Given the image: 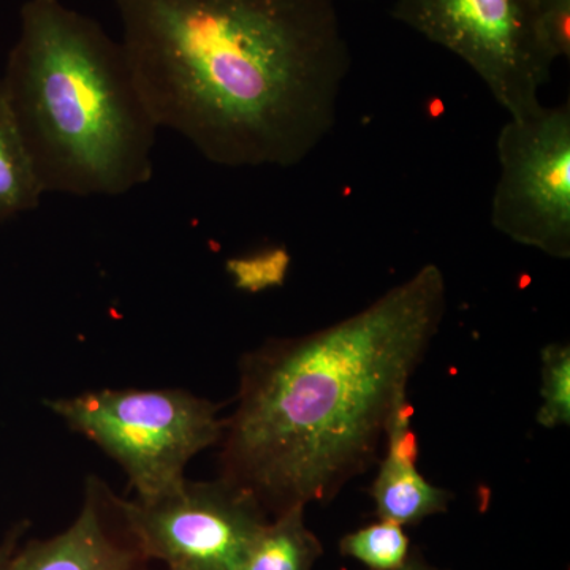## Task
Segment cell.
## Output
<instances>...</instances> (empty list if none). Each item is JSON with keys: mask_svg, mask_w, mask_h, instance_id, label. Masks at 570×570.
<instances>
[{"mask_svg": "<svg viewBox=\"0 0 570 570\" xmlns=\"http://www.w3.org/2000/svg\"><path fill=\"white\" fill-rule=\"evenodd\" d=\"M159 129L212 164L291 168L336 124L352 58L336 0H115Z\"/></svg>", "mask_w": 570, "mask_h": 570, "instance_id": "6da1fadb", "label": "cell"}, {"mask_svg": "<svg viewBox=\"0 0 570 570\" xmlns=\"http://www.w3.org/2000/svg\"><path fill=\"white\" fill-rule=\"evenodd\" d=\"M445 311V277L425 265L354 316L246 355L224 479L276 515L332 501L376 460Z\"/></svg>", "mask_w": 570, "mask_h": 570, "instance_id": "7a4b0ae2", "label": "cell"}, {"mask_svg": "<svg viewBox=\"0 0 570 570\" xmlns=\"http://www.w3.org/2000/svg\"><path fill=\"white\" fill-rule=\"evenodd\" d=\"M0 82L43 194L119 197L151 181L159 127L94 18L28 0Z\"/></svg>", "mask_w": 570, "mask_h": 570, "instance_id": "3957f363", "label": "cell"}, {"mask_svg": "<svg viewBox=\"0 0 570 570\" xmlns=\"http://www.w3.org/2000/svg\"><path fill=\"white\" fill-rule=\"evenodd\" d=\"M51 409L121 464L141 502L181 489L186 464L227 426L217 406L179 390H102Z\"/></svg>", "mask_w": 570, "mask_h": 570, "instance_id": "277c9868", "label": "cell"}, {"mask_svg": "<svg viewBox=\"0 0 570 570\" xmlns=\"http://www.w3.org/2000/svg\"><path fill=\"white\" fill-rule=\"evenodd\" d=\"M392 14L459 56L510 118L538 111L553 59L540 37L534 0H395Z\"/></svg>", "mask_w": 570, "mask_h": 570, "instance_id": "5b68a950", "label": "cell"}, {"mask_svg": "<svg viewBox=\"0 0 570 570\" xmlns=\"http://www.w3.org/2000/svg\"><path fill=\"white\" fill-rule=\"evenodd\" d=\"M491 224L513 243L570 257V104L510 118L498 135Z\"/></svg>", "mask_w": 570, "mask_h": 570, "instance_id": "8992f818", "label": "cell"}, {"mask_svg": "<svg viewBox=\"0 0 570 570\" xmlns=\"http://www.w3.org/2000/svg\"><path fill=\"white\" fill-rule=\"evenodd\" d=\"M142 557L170 570H245L265 509L228 482H184L153 502L110 497Z\"/></svg>", "mask_w": 570, "mask_h": 570, "instance_id": "52a82bcc", "label": "cell"}, {"mask_svg": "<svg viewBox=\"0 0 570 570\" xmlns=\"http://www.w3.org/2000/svg\"><path fill=\"white\" fill-rule=\"evenodd\" d=\"M412 411L401 401L390 419L385 442L387 453L379 464L371 497L379 520L414 527L428 517L448 512L452 493L428 482L417 469L419 442L411 426Z\"/></svg>", "mask_w": 570, "mask_h": 570, "instance_id": "ba28073f", "label": "cell"}, {"mask_svg": "<svg viewBox=\"0 0 570 570\" xmlns=\"http://www.w3.org/2000/svg\"><path fill=\"white\" fill-rule=\"evenodd\" d=\"M138 547L124 546L105 530L99 491L89 483L80 517L69 530L13 554L9 570H142Z\"/></svg>", "mask_w": 570, "mask_h": 570, "instance_id": "9c48e42d", "label": "cell"}, {"mask_svg": "<svg viewBox=\"0 0 570 570\" xmlns=\"http://www.w3.org/2000/svg\"><path fill=\"white\" fill-rule=\"evenodd\" d=\"M324 547L307 530L305 508H292L266 521L253 543L245 570H313Z\"/></svg>", "mask_w": 570, "mask_h": 570, "instance_id": "30bf717a", "label": "cell"}, {"mask_svg": "<svg viewBox=\"0 0 570 570\" xmlns=\"http://www.w3.org/2000/svg\"><path fill=\"white\" fill-rule=\"evenodd\" d=\"M39 179L0 82V223L40 205Z\"/></svg>", "mask_w": 570, "mask_h": 570, "instance_id": "8fae6325", "label": "cell"}, {"mask_svg": "<svg viewBox=\"0 0 570 570\" xmlns=\"http://www.w3.org/2000/svg\"><path fill=\"white\" fill-rule=\"evenodd\" d=\"M340 550L344 557L362 562L367 570L401 568L412 554L404 528L387 520L348 532L341 539Z\"/></svg>", "mask_w": 570, "mask_h": 570, "instance_id": "7c38bea8", "label": "cell"}, {"mask_svg": "<svg viewBox=\"0 0 570 570\" xmlns=\"http://www.w3.org/2000/svg\"><path fill=\"white\" fill-rule=\"evenodd\" d=\"M540 397L542 406L535 415L540 426L557 430L570 425V346L550 343L540 352Z\"/></svg>", "mask_w": 570, "mask_h": 570, "instance_id": "4fadbf2b", "label": "cell"}, {"mask_svg": "<svg viewBox=\"0 0 570 570\" xmlns=\"http://www.w3.org/2000/svg\"><path fill=\"white\" fill-rule=\"evenodd\" d=\"M540 37L553 61L570 58V0H534Z\"/></svg>", "mask_w": 570, "mask_h": 570, "instance_id": "5bb4252c", "label": "cell"}, {"mask_svg": "<svg viewBox=\"0 0 570 570\" xmlns=\"http://www.w3.org/2000/svg\"><path fill=\"white\" fill-rule=\"evenodd\" d=\"M20 532L11 534L9 540L0 547V570H9L11 558H13L14 549H17V540Z\"/></svg>", "mask_w": 570, "mask_h": 570, "instance_id": "9a60e30c", "label": "cell"}, {"mask_svg": "<svg viewBox=\"0 0 570 570\" xmlns=\"http://www.w3.org/2000/svg\"><path fill=\"white\" fill-rule=\"evenodd\" d=\"M393 570H439L433 568V566L428 564L426 561H423L422 558L415 557V554H411V558L406 561V564L401 566V568Z\"/></svg>", "mask_w": 570, "mask_h": 570, "instance_id": "2e32d148", "label": "cell"}]
</instances>
